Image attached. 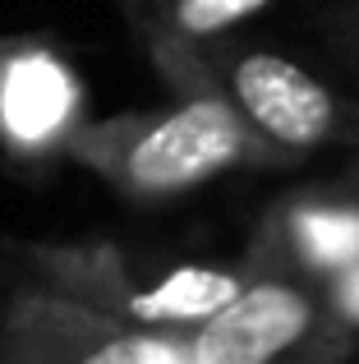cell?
<instances>
[{"label":"cell","mask_w":359,"mask_h":364,"mask_svg":"<svg viewBox=\"0 0 359 364\" xmlns=\"http://www.w3.org/2000/svg\"><path fill=\"white\" fill-rule=\"evenodd\" d=\"M70 157L129 203H171L235 166H263L249 124L207 83H171V102L157 111L88 120Z\"/></svg>","instance_id":"obj_2"},{"label":"cell","mask_w":359,"mask_h":364,"mask_svg":"<svg viewBox=\"0 0 359 364\" xmlns=\"http://www.w3.org/2000/svg\"><path fill=\"white\" fill-rule=\"evenodd\" d=\"M148 60L166 83H207L221 92L258 139L263 166H295L332 148H359V102L290 51L249 37V28L153 51Z\"/></svg>","instance_id":"obj_1"},{"label":"cell","mask_w":359,"mask_h":364,"mask_svg":"<svg viewBox=\"0 0 359 364\" xmlns=\"http://www.w3.org/2000/svg\"><path fill=\"white\" fill-rule=\"evenodd\" d=\"M184 350L194 364H304L355 355L359 337L341 328L318 282L244 267L231 300L184 332Z\"/></svg>","instance_id":"obj_4"},{"label":"cell","mask_w":359,"mask_h":364,"mask_svg":"<svg viewBox=\"0 0 359 364\" xmlns=\"http://www.w3.org/2000/svg\"><path fill=\"white\" fill-rule=\"evenodd\" d=\"M0 304H5V300H0Z\"/></svg>","instance_id":"obj_11"},{"label":"cell","mask_w":359,"mask_h":364,"mask_svg":"<svg viewBox=\"0 0 359 364\" xmlns=\"http://www.w3.org/2000/svg\"><path fill=\"white\" fill-rule=\"evenodd\" d=\"M83 88L74 65H65L37 37H0V143L14 157H70L83 129Z\"/></svg>","instance_id":"obj_6"},{"label":"cell","mask_w":359,"mask_h":364,"mask_svg":"<svg viewBox=\"0 0 359 364\" xmlns=\"http://www.w3.org/2000/svg\"><path fill=\"white\" fill-rule=\"evenodd\" d=\"M309 33L323 60L359 88V0H314L309 5Z\"/></svg>","instance_id":"obj_9"},{"label":"cell","mask_w":359,"mask_h":364,"mask_svg":"<svg viewBox=\"0 0 359 364\" xmlns=\"http://www.w3.org/2000/svg\"><path fill=\"white\" fill-rule=\"evenodd\" d=\"M14 286L70 300L101 318L157 332H194L221 300H231L244 272L221 267H153L120 245H23L0 240Z\"/></svg>","instance_id":"obj_3"},{"label":"cell","mask_w":359,"mask_h":364,"mask_svg":"<svg viewBox=\"0 0 359 364\" xmlns=\"http://www.w3.org/2000/svg\"><path fill=\"white\" fill-rule=\"evenodd\" d=\"M129 33L148 55L231 37L263 18L277 0H116Z\"/></svg>","instance_id":"obj_7"},{"label":"cell","mask_w":359,"mask_h":364,"mask_svg":"<svg viewBox=\"0 0 359 364\" xmlns=\"http://www.w3.org/2000/svg\"><path fill=\"white\" fill-rule=\"evenodd\" d=\"M60 364H189V350L180 332L129 328L65 300Z\"/></svg>","instance_id":"obj_8"},{"label":"cell","mask_w":359,"mask_h":364,"mask_svg":"<svg viewBox=\"0 0 359 364\" xmlns=\"http://www.w3.org/2000/svg\"><path fill=\"white\" fill-rule=\"evenodd\" d=\"M359 263V157L327 180L290 185L253 222L244 267L327 282Z\"/></svg>","instance_id":"obj_5"},{"label":"cell","mask_w":359,"mask_h":364,"mask_svg":"<svg viewBox=\"0 0 359 364\" xmlns=\"http://www.w3.org/2000/svg\"><path fill=\"white\" fill-rule=\"evenodd\" d=\"M327 295V304H332V314L341 318V328H350L359 337V263L346 267V272L327 277V282H318Z\"/></svg>","instance_id":"obj_10"}]
</instances>
